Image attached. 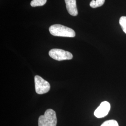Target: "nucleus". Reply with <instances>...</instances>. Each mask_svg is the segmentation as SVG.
<instances>
[{"label": "nucleus", "instance_id": "obj_7", "mask_svg": "<svg viewBox=\"0 0 126 126\" xmlns=\"http://www.w3.org/2000/svg\"><path fill=\"white\" fill-rule=\"evenodd\" d=\"M105 0H92L90 3L91 7L96 8L100 7L104 4Z\"/></svg>", "mask_w": 126, "mask_h": 126}, {"label": "nucleus", "instance_id": "obj_5", "mask_svg": "<svg viewBox=\"0 0 126 126\" xmlns=\"http://www.w3.org/2000/svg\"><path fill=\"white\" fill-rule=\"evenodd\" d=\"M111 108L110 104L107 101L101 102L99 107L97 108L94 113L95 117L101 118L105 117L108 114Z\"/></svg>", "mask_w": 126, "mask_h": 126}, {"label": "nucleus", "instance_id": "obj_10", "mask_svg": "<svg viewBox=\"0 0 126 126\" xmlns=\"http://www.w3.org/2000/svg\"><path fill=\"white\" fill-rule=\"evenodd\" d=\"M119 23L123 31L126 34V16H122L120 19Z\"/></svg>", "mask_w": 126, "mask_h": 126}, {"label": "nucleus", "instance_id": "obj_4", "mask_svg": "<svg viewBox=\"0 0 126 126\" xmlns=\"http://www.w3.org/2000/svg\"><path fill=\"white\" fill-rule=\"evenodd\" d=\"M49 54L51 58L58 61L70 60L73 58L72 54L71 52L59 49H51Z\"/></svg>", "mask_w": 126, "mask_h": 126}, {"label": "nucleus", "instance_id": "obj_2", "mask_svg": "<svg viewBox=\"0 0 126 126\" xmlns=\"http://www.w3.org/2000/svg\"><path fill=\"white\" fill-rule=\"evenodd\" d=\"M57 119L56 112L51 109H47L38 119V126H56Z\"/></svg>", "mask_w": 126, "mask_h": 126}, {"label": "nucleus", "instance_id": "obj_6", "mask_svg": "<svg viewBox=\"0 0 126 126\" xmlns=\"http://www.w3.org/2000/svg\"><path fill=\"white\" fill-rule=\"evenodd\" d=\"M66 4V9L68 13L72 16L78 15V9L77 8L76 0H64Z\"/></svg>", "mask_w": 126, "mask_h": 126}, {"label": "nucleus", "instance_id": "obj_8", "mask_svg": "<svg viewBox=\"0 0 126 126\" xmlns=\"http://www.w3.org/2000/svg\"><path fill=\"white\" fill-rule=\"evenodd\" d=\"M47 0H32L31 2V5L33 7L41 6L45 4Z\"/></svg>", "mask_w": 126, "mask_h": 126}, {"label": "nucleus", "instance_id": "obj_9", "mask_svg": "<svg viewBox=\"0 0 126 126\" xmlns=\"http://www.w3.org/2000/svg\"><path fill=\"white\" fill-rule=\"evenodd\" d=\"M100 126H119V124L116 121L110 120L104 122Z\"/></svg>", "mask_w": 126, "mask_h": 126}, {"label": "nucleus", "instance_id": "obj_1", "mask_svg": "<svg viewBox=\"0 0 126 126\" xmlns=\"http://www.w3.org/2000/svg\"><path fill=\"white\" fill-rule=\"evenodd\" d=\"M50 33L54 36L73 37L75 32L72 29L60 24H54L49 28Z\"/></svg>", "mask_w": 126, "mask_h": 126}, {"label": "nucleus", "instance_id": "obj_3", "mask_svg": "<svg viewBox=\"0 0 126 126\" xmlns=\"http://www.w3.org/2000/svg\"><path fill=\"white\" fill-rule=\"evenodd\" d=\"M35 84L36 92L39 94L47 93L50 88L49 83L38 75L35 77Z\"/></svg>", "mask_w": 126, "mask_h": 126}]
</instances>
